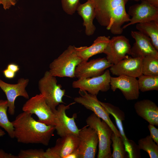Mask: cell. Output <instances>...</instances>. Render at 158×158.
<instances>
[{"label": "cell", "mask_w": 158, "mask_h": 158, "mask_svg": "<svg viewBox=\"0 0 158 158\" xmlns=\"http://www.w3.org/2000/svg\"><path fill=\"white\" fill-rule=\"evenodd\" d=\"M32 115L23 111L12 121L14 138L20 143L40 144L48 146L55 130L54 126L36 121Z\"/></svg>", "instance_id": "1"}, {"label": "cell", "mask_w": 158, "mask_h": 158, "mask_svg": "<svg viewBox=\"0 0 158 158\" xmlns=\"http://www.w3.org/2000/svg\"><path fill=\"white\" fill-rule=\"evenodd\" d=\"M89 0L93 5L95 18L99 24L113 34H121L122 26L130 19L125 8L128 0Z\"/></svg>", "instance_id": "2"}, {"label": "cell", "mask_w": 158, "mask_h": 158, "mask_svg": "<svg viewBox=\"0 0 158 158\" xmlns=\"http://www.w3.org/2000/svg\"><path fill=\"white\" fill-rule=\"evenodd\" d=\"M82 61L77 54L76 47L70 45L50 63L49 71L55 77H75L76 67Z\"/></svg>", "instance_id": "3"}, {"label": "cell", "mask_w": 158, "mask_h": 158, "mask_svg": "<svg viewBox=\"0 0 158 158\" xmlns=\"http://www.w3.org/2000/svg\"><path fill=\"white\" fill-rule=\"evenodd\" d=\"M88 126L94 129L98 138V158H111V136L113 132L109 126L94 113L86 119Z\"/></svg>", "instance_id": "4"}, {"label": "cell", "mask_w": 158, "mask_h": 158, "mask_svg": "<svg viewBox=\"0 0 158 158\" xmlns=\"http://www.w3.org/2000/svg\"><path fill=\"white\" fill-rule=\"evenodd\" d=\"M57 83L56 77L47 71L38 83L40 93L44 96L47 103L52 110L60 104L64 103L62 99L66 91L62 89L61 85Z\"/></svg>", "instance_id": "5"}, {"label": "cell", "mask_w": 158, "mask_h": 158, "mask_svg": "<svg viewBox=\"0 0 158 158\" xmlns=\"http://www.w3.org/2000/svg\"><path fill=\"white\" fill-rule=\"evenodd\" d=\"M22 109L23 111L35 115L38 118L37 121L40 122L47 125H55L54 113L41 93L28 99Z\"/></svg>", "instance_id": "6"}, {"label": "cell", "mask_w": 158, "mask_h": 158, "mask_svg": "<svg viewBox=\"0 0 158 158\" xmlns=\"http://www.w3.org/2000/svg\"><path fill=\"white\" fill-rule=\"evenodd\" d=\"M75 102L68 105L60 104L56 109L52 110L54 115V127L57 135L60 137L68 135H78L80 130L75 121L76 115L74 114L72 117L67 116L66 111Z\"/></svg>", "instance_id": "7"}, {"label": "cell", "mask_w": 158, "mask_h": 158, "mask_svg": "<svg viewBox=\"0 0 158 158\" xmlns=\"http://www.w3.org/2000/svg\"><path fill=\"white\" fill-rule=\"evenodd\" d=\"M111 77L109 70H107L99 76L74 81L72 86L74 88L79 89L80 91H85L97 95L99 91L105 92L109 89Z\"/></svg>", "instance_id": "8"}, {"label": "cell", "mask_w": 158, "mask_h": 158, "mask_svg": "<svg viewBox=\"0 0 158 158\" xmlns=\"http://www.w3.org/2000/svg\"><path fill=\"white\" fill-rule=\"evenodd\" d=\"M80 91L82 93L80 92V95L74 98L75 102L80 104L86 109L92 111L109 126L116 135L121 137L118 130L111 120L109 114L100 103L97 95L91 94L85 91Z\"/></svg>", "instance_id": "9"}, {"label": "cell", "mask_w": 158, "mask_h": 158, "mask_svg": "<svg viewBox=\"0 0 158 158\" xmlns=\"http://www.w3.org/2000/svg\"><path fill=\"white\" fill-rule=\"evenodd\" d=\"M131 46L129 39L123 35H117L110 39L103 53L106 55L107 61L112 64L130 55Z\"/></svg>", "instance_id": "10"}, {"label": "cell", "mask_w": 158, "mask_h": 158, "mask_svg": "<svg viewBox=\"0 0 158 158\" xmlns=\"http://www.w3.org/2000/svg\"><path fill=\"white\" fill-rule=\"evenodd\" d=\"M128 13L132 18L128 23L122 27L123 30L135 24L151 21H158V8L145 0H141L140 4L130 6Z\"/></svg>", "instance_id": "11"}, {"label": "cell", "mask_w": 158, "mask_h": 158, "mask_svg": "<svg viewBox=\"0 0 158 158\" xmlns=\"http://www.w3.org/2000/svg\"><path fill=\"white\" fill-rule=\"evenodd\" d=\"M29 80L27 78L19 79L16 84L6 83L0 78V88L5 94L8 102V112L11 115L14 114L15 111V102L16 98L21 96L25 99H29L26 90Z\"/></svg>", "instance_id": "12"}, {"label": "cell", "mask_w": 158, "mask_h": 158, "mask_svg": "<svg viewBox=\"0 0 158 158\" xmlns=\"http://www.w3.org/2000/svg\"><path fill=\"white\" fill-rule=\"evenodd\" d=\"M79 142L77 149L80 158L95 157L98 138L95 130L89 127L80 130L78 134Z\"/></svg>", "instance_id": "13"}, {"label": "cell", "mask_w": 158, "mask_h": 158, "mask_svg": "<svg viewBox=\"0 0 158 158\" xmlns=\"http://www.w3.org/2000/svg\"><path fill=\"white\" fill-rule=\"evenodd\" d=\"M112 65L106 58H99L89 61H82L76 67L75 76L78 79L97 76L102 74Z\"/></svg>", "instance_id": "14"}, {"label": "cell", "mask_w": 158, "mask_h": 158, "mask_svg": "<svg viewBox=\"0 0 158 158\" xmlns=\"http://www.w3.org/2000/svg\"><path fill=\"white\" fill-rule=\"evenodd\" d=\"M110 88L113 91L119 89L127 100L138 99L140 92L136 78L125 75L111 77Z\"/></svg>", "instance_id": "15"}, {"label": "cell", "mask_w": 158, "mask_h": 158, "mask_svg": "<svg viewBox=\"0 0 158 158\" xmlns=\"http://www.w3.org/2000/svg\"><path fill=\"white\" fill-rule=\"evenodd\" d=\"M78 136L68 135L58 138L55 145L45 151L46 158H65L78 147Z\"/></svg>", "instance_id": "16"}, {"label": "cell", "mask_w": 158, "mask_h": 158, "mask_svg": "<svg viewBox=\"0 0 158 158\" xmlns=\"http://www.w3.org/2000/svg\"><path fill=\"white\" fill-rule=\"evenodd\" d=\"M143 57H129L125 58L117 63L113 64L109 71L113 75H123L136 78L142 74V62Z\"/></svg>", "instance_id": "17"}, {"label": "cell", "mask_w": 158, "mask_h": 158, "mask_svg": "<svg viewBox=\"0 0 158 158\" xmlns=\"http://www.w3.org/2000/svg\"><path fill=\"white\" fill-rule=\"evenodd\" d=\"M131 35L135 41L130 49V55L132 57L150 55L158 57V51L153 46L149 37L138 31H132Z\"/></svg>", "instance_id": "18"}, {"label": "cell", "mask_w": 158, "mask_h": 158, "mask_svg": "<svg viewBox=\"0 0 158 158\" xmlns=\"http://www.w3.org/2000/svg\"><path fill=\"white\" fill-rule=\"evenodd\" d=\"M99 102L107 112L112 115L114 118L116 123L123 141L126 152L129 158L133 157L132 144L131 141L130 140L126 137L124 130L122 121L125 120V115L124 112L118 107L112 104L107 102Z\"/></svg>", "instance_id": "19"}, {"label": "cell", "mask_w": 158, "mask_h": 158, "mask_svg": "<svg viewBox=\"0 0 158 158\" xmlns=\"http://www.w3.org/2000/svg\"><path fill=\"white\" fill-rule=\"evenodd\" d=\"M134 107L138 115L150 124L158 126V107L154 102L144 99L136 102Z\"/></svg>", "instance_id": "20"}, {"label": "cell", "mask_w": 158, "mask_h": 158, "mask_svg": "<svg viewBox=\"0 0 158 158\" xmlns=\"http://www.w3.org/2000/svg\"><path fill=\"white\" fill-rule=\"evenodd\" d=\"M109 37L105 36L98 37L89 47H76L78 56L82 61H87L92 56L103 53L110 40Z\"/></svg>", "instance_id": "21"}, {"label": "cell", "mask_w": 158, "mask_h": 158, "mask_svg": "<svg viewBox=\"0 0 158 158\" xmlns=\"http://www.w3.org/2000/svg\"><path fill=\"white\" fill-rule=\"evenodd\" d=\"M76 11L83 19V24L85 27L86 35L88 36L93 35L96 28L93 24V20L95 18V13L92 3L89 0H87L84 3H80Z\"/></svg>", "instance_id": "22"}, {"label": "cell", "mask_w": 158, "mask_h": 158, "mask_svg": "<svg viewBox=\"0 0 158 158\" xmlns=\"http://www.w3.org/2000/svg\"><path fill=\"white\" fill-rule=\"evenodd\" d=\"M136 28L138 31L150 38L153 46L158 51V21L137 23Z\"/></svg>", "instance_id": "23"}, {"label": "cell", "mask_w": 158, "mask_h": 158, "mask_svg": "<svg viewBox=\"0 0 158 158\" xmlns=\"http://www.w3.org/2000/svg\"><path fill=\"white\" fill-rule=\"evenodd\" d=\"M8 102L7 100H0V128H3L11 138H14V128L12 121L8 118L7 111Z\"/></svg>", "instance_id": "24"}, {"label": "cell", "mask_w": 158, "mask_h": 158, "mask_svg": "<svg viewBox=\"0 0 158 158\" xmlns=\"http://www.w3.org/2000/svg\"><path fill=\"white\" fill-rule=\"evenodd\" d=\"M142 71L144 75L158 76V57L150 55L143 57Z\"/></svg>", "instance_id": "25"}, {"label": "cell", "mask_w": 158, "mask_h": 158, "mask_svg": "<svg viewBox=\"0 0 158 158\" xmlns=\"http://www.w3.org/2000/svg\"><path fill=\"white\" fill-rule=\"evenodd\" d=\"M138 85L139 90L145 92L158 90V76L142 74L138 78Z\"/></svg>", "instance_id": "26"}, {"label": "cell", "mask_w": 158, "mask_h": 158, "mask_svg": "<svg viewBox=\"0 0 158 158\" xmlns=\"http://www.w3.org/2000/svg\"><path fill=\"white\" fill-rule=\"evenodd\" d=\"M138 147L146 152L150 158H158V145L156 144L150 135L140 139Z\"/></svg>", "instance_id": "27"}, {"label": "cell", "mask_w": 158, "mask_h": 158, "mask_svg": "<svg viewBox=\"0 0 158 158\" xmlns=\"http://www.w3.org/2000/svg\"><path fill=\"white\" fill-rule=\"evenodd\" d=\"M113 149L112 158H125L128 157L125 145L121 137L116 135L113 132L111 136Z\"/></svg>", "instance_id": "28"}, {"label": "cell", "mask_w": 158, "mask_h": 158, "mask_svg": "<svg viewBox=\"0 0 158 158\" xmlns=\"http://www.w3.org/2000/svg\"><path fill=\"white\" fill-rule=\"evenodd\" d=\"M17 156L18 158H46L45 151L41 149L21 150Z\"/></svg>", "instance_id": "29"}, {"label": "cell", "mask_w": 158, "mask_h": 158, "mask_svg": "<svg viewBox=\"0 0 158 158\" xmlns=\"http://www.w3.org/2000/svg\"><path fill=\"white\" fill-rule=\"evenodd\" d=\"M80 0H61L63 11L69 15L74 14L80 4Z\"/></svg>", "instance_id": "30"}, {"label": "cell", "mask_w": 158, "mask_h": 158, "mask_svg": "<svg viewBox=\"0 0 158 158\" xmlns=\"http://www.w3.org/2000/svg\"><path fill=\"white\" fill-rule=\"evenodd\" d=\"M148 128L150 132V136L153 141L158 145V129L154 126V125L150 124L148 126Z\"/></svg>", "instance_id": "31"}, {"label": "cell", "mask_w": 158, "mask_h": 158, "mask_svg": "<svg viewBox=\"0 0 158 158\" xmlns=\"http://www.w3.org/2000/svg\"><path fill=\"white\" fill-rule=\"evenodd\" d=\"M16 2V0H0V4H1L3 8L6 10L15 6Z\"/></svg>", "instance_id": "32"}, {"label": "cell", "mask_w": 158, "mask_h": 158, "mask_svg": "<svg viewBox=\"0 0 158 158\" xmlns=\"http://www.w3.org/2000/svg\"><path fill=\"white\" fill-rule=\"evenodd\" d=\"M3 73L4 77L8 79L13 78L15 77L16 73L7 68L3 71Z\"/></svg>", "instance_id": "33"}, {"label": "cell", "mask_w": 158, "mask_h": 158, "mask_svg": "<svg viewBox=\"0 0 158 158\" xmlns=\"http://www.w3.org/2000/svg\"><path fill=\"white\" fill-rule=\"evenodd\" d=\"M0 158H18L17 156L6 152L2 149L0 150Z\"/></svg>", "instance_id": "34"}, {"label": "cell", "mask_w": 158, "mask_h": 158, "mask_svg": "<svg viewBox=\"0 0 158 158\" xmlns=\"http://www.w3.org/2000/svg\"><path fill=\"white\" fill-rule=\"evenodd\" d=\"M7 68L16 73L18 72L20 69L18 65L14 63H11L8 64L7 66Z\"/></svg>", "instance_id": "35"}, {"label": "cell", "mask_w": 158, "mask_h": 158, "mask_svg": "<svg viewBox=\"0 0 158 158\" xmlns=\"http://www.w3.org/2000/svg\"><path fill=\"white\" fill-rule=\"evenodd\" d=\"M65 158H80L77 148L67 155Z\"/></svg>", "instance_id": "36"}, {"label": "cell", "mask_w": 158, "mask_h": 158, "mask_svg": "<svg viewBox=\"0 0 158 158\" xmlns=\"http://www.w3.org/2000/svg\"><path fill=\"white\" fill-rule=\"evenodd\" d=\"M153 6L158 8V0H145Z\"/></svg>", "instance_id": "37"}, {"label": "cell", "mask_w": 158, "mask_h": 158, "mask_svg": "<svg viewBox=\"0 0 158 158\" xmlns=\"http://www.w3.org/2000/svg\"><path fill=\"white\" fill-rule=\"evenodd\" d=\"M5 134V132L0 128V137L4 136Z\"/></svg>", "instance_id": "38"}, {"label": "cell", "mask_w": 158, "mask_h": 158, "mask_svg": "<svg viewBox=\"0 0 158 158\" xmlns=\"http://www.w3.org/2000/svg\"><path fill=\"white\" fill-rule=\"evenodd\" d=\"M129 0L133 1H134L138 2V1H141L142 0Z\"/></svg>", "instance_id": "39"}]
</instances>
